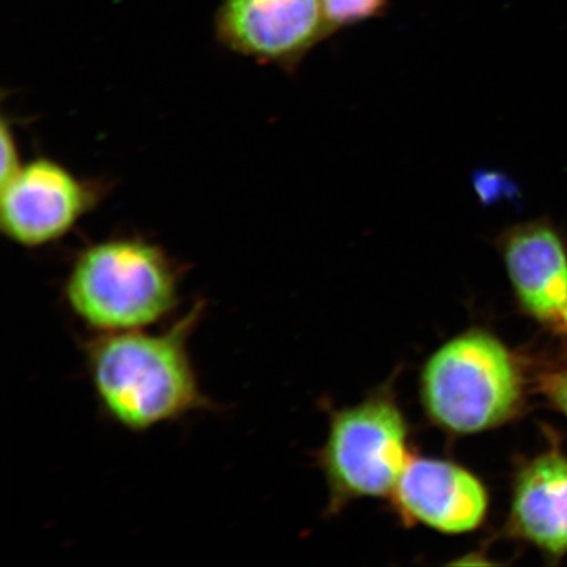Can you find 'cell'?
<instances>
[{
  "instance_id": "cell-1",
  "label": "cell",
  "mask_w": 567,
  "mask_h": 567,
  "mask_svg": "<svg viewBox=\"0 0 567 567\" xmlns=\"http://www.w3.org/2000/svg\"><path fill=\"white\" fill-rule=\"evenodd\" d=\"M204 310L205 303L197 301L157 334L106 332L84 344L92 385L111 420L141 432L212 409L189 354V339Z\"/></svg>"
},
{
  "instance_id": "cell-2",
  "label": "cell",
  "mask_w": 567,
  "mask_h": 567,
  "mask_svg": "<svg viewBox=\"0 0 567 567\" xmlns=\"http://www.w3.org/2000/svg\"><path fill=\"white\" fill-rule=\"evenodd\" d=\"M181 276L179 265L157 244L138 237L105 239L78 255L65 299L97 334L144 330L176 309Z\"/></svg>"
},
{
  "instance_id": "cell-3",
  "label": "cell",
  "mask_w": 567,
  "mask_h": 567,
  "mask_svg": "<svg viewBox=\"0 0 567 567\" xmlns=\"http://www.w3.org/2000/svg\"><path fill=\"white\" fill-rule=\"evenodd\" d=\"M421 394L439 427L472 435L512 420L523 399V378L498 338L471 330L432 354L423 368Z\"/></svg>"
},
{
  "instance_id": "cell-4",
  "label": "cell",
  "mask_w": 567,
  "mask_h": 567,
  "mask_svg": "<svg viewBox=\"0 0 567 567\" xmlns=\"http://www.w3.org/2000/svg\"><path fill=\"white\" fill-rule=\"evenodd\" d=\"M408 424L389 394L337 411L319 453L330 488V507L338 512L360 498L392 495L410 455Z\"/></svg>"
},
{
  "instance_id": "cell-5",
  "label": "cell",
  "mask_w": 567,
  "mask_h": 567,
  "mask_svg": "<svg viewBox=\"0 0 567 567\" xmlns=\"http://www.w3.org/2000/svg\"><path fill=\"white\" fill-rule=\"evenodd\" d=\"M0 229L11 243L38 248L56 243L101 202L103 188L47 157L23 163L0 184Z\"/></svg>"
},
{
  "instance_id": "cell-6",
  "label": "cell",
  "mask_w": 567,
  "mask_h": 567,
  "mask_svg": "<svg viewBox=\"0 0 567 567\" xmlns=\"http://www.w3.org/2000/svg\"><path fill=\"white\" fill-rule=\"evenodd\" d=\"M215 34L233 53L293 71L331 33L321 0H223Z\"/></svg>"
},
{
  "instance_id": "cell-7",
  "label": "cell",
  "mask_w": 567,
  "mask_h": 567,
  "mask_svg": "<svg viewBox=\"0 0 567 567\" xmlns=\"http://www.w3.org/2000/svg\"><path fill=\"white\" fill-rule=\"evenodd\" d=\"M396 512L411 526L423 524L460 535L485 520L488 495L473 473L451 461L411 456L392 493Z\"/></svg>"
},
{
  "instance_id": "cell-8",
  "label": "cell",
  "mask_w": 567,
  "mask_h": 567,
  "mask_svg": "<svg viewBox=\"0 0 567 567\" xmlns=\"http://www.w3.org/2000/svg\"><path fill=\"white\" fill-rule=\"evenodd\" d=\"M496 247L520 307L538 321L563 317L567 307V257L563 239L547 223L515 225Z\"/></svg>"
},
{
  "instance_id": "cell-9",
  "label": "cell",
  "mask_w": 567,
  "mask_h": 567,
  "mask_svg": "<svg viewBox=\"0 0 567 567\" xmlns=\"http://www.w3.org/2000/svg\"><path fill=\"white\" fill-rule=\"evenodd\" d=\"M508 527L549 555L567 553V458L559 452L538 456L515 481Z\"/></svg>"
},
{
  "instance_id": "cell-10",
  "label": "cell",
  "mask_w": 567,
  "mask_h": 567,
  "mask_svg": "<svg viewBox=\"0 0 567 567\" xmlns=\"http://www.w3.org/2000/svg\"><path fill=\"white\" fill-rule=\"evenodd\" d=\"M330 33L381 17L389 0H321Z\"/></svg>"
},
{
  "instance_id": "cell-11",
  "label": "cell",
  "mask_w": 567,
  "mask_h": 567,
  "mask_svg": "<svg viewBox=\"0 0 567 567\" xmlns=\"http://www.w3.org/2000/svg\"><path fill=\"white\" fill-rule=\"evenodd\" d=\"M23 162L20 159V153L17 144L16 134L12 127L7 124L3 118L2 122V166H0V183H6L16 175Z\"/></svg>"
},
{
  "instance_id": "cell-12",
  "label": "cell",
  "mask_w": 567,
  "mask_h": 567,
  "mask_svg": "<svg viewBox=\"0 0 567 567\" xmlns=\"http://www.w3.org/2000/svg\"><path fill=\"white\" fill-rule=\"evenodd\" d=\"M548 399L567 416V370L548 374L543 381Z\"/></svg>"
},
{
  "instance_id": "cell-13",
  "label": "cell",
  "mask_w": 567,
  "mask_h": 567,
  "mask_svg": "<svg viewBox=\"0 0 567 567\" xmlns=\"http://www.w3.org/2000/svg\"><path fill=\"white\" fill-rule=\"evenodd\" d=\"M563 318H564V321L566 323V329H567V307H566V309L564 311Z\"/></svg>"
}]
</instances>
